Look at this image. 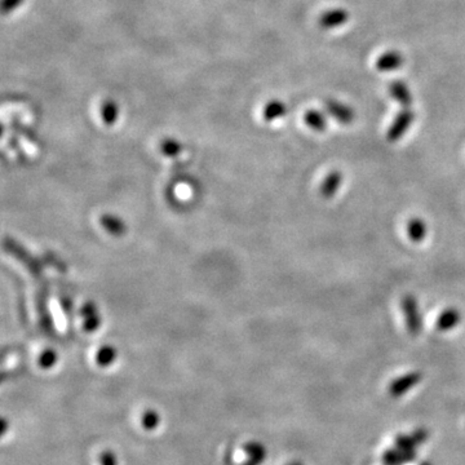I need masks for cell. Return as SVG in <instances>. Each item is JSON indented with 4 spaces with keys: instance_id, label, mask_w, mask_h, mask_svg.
<instances>
[{
    "instance_id": "6da1fadb",
    "label": "cell",
    "mask_w": 465,
    "mask_h": 465,
    "mask_svg": "<svg viewBox=\"0 0 465 465\" xmlns=\"http://www.w3.org/2000/svg\"><path fill=\"white\" fill-rule=\"evenodd\" d=\"M402 310L405 313L406 326L408 333L413 336H417L423 328V322L419 312V305L414 296L406 295L402 299Z\"/></svg>"
},
{
    "instance_id": "7a4b0ae2",
    "label": "cell",
    "mask_w": 465,
    "mask_h": 465,
    "mask_svg": "<svg viewBox=\"0 0 465 465\" xmlns=\"http://www.w3.org/2000/svg\"><path fill=\"white\" fill-rule=\"evenodd\" d=\"M414 121L415 112H411L410 109H405L404 112H399L388 130V135H386L388 140L390 142H395L402 139Z\"/></svg>"
},
{
    "instance_id": "3957f363",
    "label": "cell",
    "mask_w": 465,
    "mask_h": 465,
    "mask_svg": "<svg viewBox=\"0 0 465 465\" xmlns=\"http://www.w3.org/2000/svg\"><path fill=\"white\" fill-rule=\"evenodd\" d=\"M326 110L335 118L336 121L343 123V124H350L355 118L353 109L346 106L344 103L335 101V100H328L326 102Z\"/></svg>"
},
{
    "instance_id": "277c9868",
    "label": "cell",
    "mask_w": 465,
    "mask_h": 465,
    "mask_svg": "<svg viewBox=\"0 0 465 465\" xmlns=\"http://www.w3.org/2000/svg\"><path fill=\"white\" fill-rule=\"evenodd\" d=\"M349 14L345 10H333L324 12L319 17V25L324 29H335L346 23Z\"/></svg>"
},
{
    "instance_id": "5b68a950",
    "label": "cell",
    "mask_w": 465,
    "mask_h": 465,
    "mask_svg": "<svg viewBox=\"0 0 465 465\" xmlns=\"http://www.w3.org/2000/svg\"><path fill=\"white\" fill-rule=\"evenodd\" d=\"M404 56L399 52L388 51L377 59L376 68L380 71L397 70L404 65Z\"/></svg>"
},
{
    "instance_id": "8992f818",
    "label": "cell",
    "mask_w": 465,
    "mask_h": 465,
    "mask_svg": "<svg viewBox=\"0 0 465 465\" xmlns=\"http://www.w3.org/2000/svg\"><path fill=\"white\" fill-rule=\"evenodd\" d=\"M389 93L392 99H395V101L399 102L402 106H406V108L410 106L413 102V95L405 81H392L389 86Z\"/></svg>"
},
{
    "instance_id": "52a82bcc",
    "label": "cell",
    "mask_w": 465,
    "mask_h": 465,
    "mask_svg": "<svg viewBox=\"0 0 465 465\" xmlns=\"http://www.w3.org/2000/svg\"><path fill=\"white\" fill-rule=\"evenodd\" d=\"M343 184V175L339 172V171H333V172L328 173L327 177L324 179L322 185H321V195L326 198V199H330L333 198L336 192L340 189V185Z\"/></svg>"
},
{
    "instance_id": "ba28073f",
    "label": "cell",
    "mask_w": 465,
    "mask_h": 465,
    "mask_svg": "<svg viewBox=\"0 0 465 465\" xmlns=\"http://www.w3.org/2000/svg\"><path fill=\"white\" fill-rule=\"evenodd\" d=\"M460 319H462V315L459 313L457 309H454V308H448L446 309L445 312H442L441 315L438 317V321H437V328L439 331H450L453 328H455L457 324H460Z\"/></svg>"
},
{
    "instance_id": "9c48e42d",
    "label": "cell",
    "mask_w": 465,
    "mask_h": 465,
    "mask_svg": "<svg viewBox=\"0 0 465 465\" xmlns=\"http://www.w3.org/2000/svg\"><path fill=\"white\" fill-rule=\"evenodd\" d=\"M426 224L420 219H413L407 225L408 238L414 243L423 242L426 237Z\"/></svg>"
},
{
    "instance_id": "30bf717a",
    "label": "cell",
    "mask_w": 465,
    "mask_h": 465,
    "mask_svg": "<svg viewBox=\"0 0 465 465\" xmlns=\"http://www.w3.org/2000/svg\"><path fill=\"white\" fill-rule=\"evenodd\" d=\"M304 121L306 123V126L309 128H312L314 131L322 132L326 130L327 127V119L324 114L318 110H308L305 112Z\"/></svg>"
},
{
    "instance_id": "8fae6325",
    "label": "cell",
    "mask_w": 465,
    "mask_h": 465,
    "mask_svg": "<svg viewBox=\"0 0 465 465\" xmlns=\"http://www.w3.org/2000/svg\"><path fill=\"white\" fill-rule=\"evenodd\" d=\"M286 112H287V108L284 102L274 100V101L268 102L266 106L264 108V118L265 121H275L278 118L284 117Z\"/></svg>"
},
{
    "instance_id": "7c38bea8",
    "label": "cell",
    "mask_w": 465,
    "mask_h": 465,
    "mask_svg": "<svg viewBox=\"0 0 465 465\" xmlns=\"http://www.w3.org/2000/svg\"><path fill=\"white\" fill-rule=\"evenodd\" d=\"M420 379V375L419 374H410L406 375L404 377L398 379L395 383H393L392 385V392L395 393H402L406 389H408L410 386L416 384Z\"/></svg>"
},
{
    "instance_id": "4fadbf2b",
    "label": "cell",
    "mask_w": 465,
    "mask_h": 465,
    "mask_svg": "<svg viewBox=\"0 0 465 465\" xmlns=\"http://www.w3.org/2000/svg\"><path fill=\"white\" fill-rule=\"evenodd\" d=\"M102 119L106 121L108 124H110L112 121H115L117 117H118V108L115 105V102L106 101L102 105Z\"/></svg>"
},
{
    "instance_id": "5bb4252c",
    "label": "cell",
    "mask_w": 465,
    "mask_h": 465,
    "mask_svg": "<svg viewBox=\"0 0 465 465\" xmlns=\"http://www.w3.org/2000/svg\"><path fill=\"white\" fill-rule=\"evenodd\" d=\"M22 1L23 0H3V4H1L3 13H8V12L16 10L19 6H21Z\"/></svg>"
},
{
    "instance_id": "9a60e30c",
    "label": "cell",
    "mask_w": 465,
    "mask_h": 465,
    "mask_svg": "<svg viewBox=\"0 0 465 465\" xmlns=\"http://www.w3.org/2000/svg\"><path fill=\"white\" fill-rule=\"evenodd\" d=\"M157 423H158V416H157V414L149 413V414L145 415L144 425L146 428H154V426H157Z\"/></svg>"
}]
</instances>
